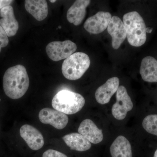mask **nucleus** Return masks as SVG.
Returning a JSON list of instances; mask_svg holds the SVG:
<instances>
[{"instance_id": "b1692460", "label": "nucleus", "mask_w": 157, "mask_h": 157, "mask_svg": "<svg viewBox=\"0 0 157 157\" xmlns=\"http://www.w3.org/2000/svg\"><path fill=\"white\" fill-rule=\"evenodd\" d=\"M154 157H157V149L156 151H155L154 155Z\"/></svg>"}, {"instance_id": "f3484780", "label": "nucleus", "mask_w": 157, "mask_h": 157, "mask_svg": "<svg viewBox=\"0 0 157 157\" xmlns=\"http://www.w3.org/2000/svg\"><path fill=\"white\" fill-rule=\"evenodd\" d=\"M110 153L112 157H132L131 144L125 137L120 135L110 146Z\"/></svg>"}, {"instance_id": "7ed1b4c3", "label": "nucleus", "mask_w": 157, "mask_h": 157, "mask_svg": "<svg viewBox=\"0 0 157 157\" xmlns=\"http://www.w3.org/2000/svg\"><path fill=\"white\" fill-rule=\"evenodd\" d=\"M85 103L84 98L78 93L68 90H62L52 99L54 109L66 114H75L80 111Z\"/></svg>"}, {"instance_id": "2eb2a0df", "label": "nucleus", "mask_w": 157, "mask_h": 157, "mask_svg": "<svg viewBox=\"0 0 157 157\" xmlns=\"http://www.w3.org/2000/svg\"><path fill=\"white\" fill-rule=\"evenodd\" d=\"M140 73L144 81L157 82V60L148 56L143 59L140 65Z\"/></svg>"}, {"instance_id": "0eeeda50", "label": "nucleus", "mask_w": 157, "mask_h": 157, "mask_svg": "<svg viewBox=\"0 0 157 157\" xmlns=\"http://www.w3.org/2000/svg\"><path fill=\"white\" fill-rule=\"evenodd\" d=\"M39 118L42 123L50 124L59 130L65 128L69 121L67 114L49 108L41 109L39 113Z\"/></svg>"}, {"instance_id": "1a4fd4ad", "label": "nucleus", "mask_w": 157, "mask_h": 157, "mask_svg": "<svg viewBox=\"0 0 157 157\" xmlns=\"http://www.w3.org/2000/svg\"><path fill=\"white\" fill-rule=\"evenodd\" d=\"M20 134L30 148L33 150L40 149L44 145V137L42 133L33 126L23 125L20 129Z\"/></svg>"}, {"instance_id": "aec40b11", "label": "nucleus", "mask_w": 157, "mask_h": 157, "mask_svg": "<svg viewBox=\"0 0 157 157\" xmlns=\"http://www.w3.org/2000/svg\"><path fill=\"white\" fill-rule=\"evenodd\" d=\"M9 42V38L6 31L0 25V52L2 51V48L7 46Z\"/></svg>"}, {"instance_id": "6e6552de", "label": "nucleus", "mask_w": 157, "mask_h": 157, "mask_svg": "<svg viewBox=\"0 0 157 157\" xmlns=\"http://www.w3.org/2000/svg\"><path fill=\"white\" fill-rule=\"evenodd\" d=\"M111 18L112 15L109 12L99 11L86 21L84 29L90 33H101L107 28Z\"/></svg>"}, {"instance_id": "9b49d317", "label": "nucleus", "mask_w": 157, "mask_h": 157, "mask_svg": "<svg viewBox=\"0 0 157 157\" xmlns=\"http://www.w3.org/2000/svg\"><path fill=\"white\" fill-rule=\"evenodd\" d=\"M119 82L118 78L113 77L108 79L104 84L98 87L95 94L97 102L102 105L109 103L111 97L117 91Z\"/></svg>"}, {"instance_id": "5701e85b", "label": "nucleus", "mask_w": 157, "mask_h": 157, "mask_svg": "<svg viewBox=\"0 0 157 157\" xmlns=\"http://www.w3.org/2000/svg\"><path fill=\"white\" fill-rule=\"evenodd\" d=\"M152 31V29L151 28H146V33H151Z\"/></svg>"}, {"instance_id": "423d86ee", "label": "nucleus", "mask_w": 157, "mask_h": 157, "mask_svg": "<svg viewBox=\"0 0 157 157\" xmlns=\"http://www.w3.org/2000/svg\"><path fill=\"white\" fill-rule=\"evenodd\" d=\"M116 102L113 105L112 113L118 120H122L126 117L127 113L133 109V104L128 94L126 88L120 86L116 92Z\"/></svg>"}, {"instance_id": "6ab92c4d", "label": "nucleus", "mask_w": 157, "mask_h": 157, "mask_svg": "<svg viewBox=\"0 0 157 157\" xmlns=\"http://www.w3.org/2000/svg\"><path fill=\"white\" fill-rule=\"evenodd\" d=\"M142 126L147 132L157 136V114L146 116L142 122Z\"/></svg>"}, {"instance_id": "39448f33", "label": "nucleus", "mask_w": 157, "mask_h": 157, "mask_svg": "<svg viewBox=\"0 0 157 157\" xmlns=\"http://www.w3.org/2000/svg\"><path fill=\"white\" fill-rule=\"evenodd\" d=\"M77 49V45L70 40L54 41L48 43L45 50L48 57L53 61L66 59Z\"/></svg>"}, {"instance_id": "9d476101", "label": "nucleus", "mask_w": 157, "mask_h": 157, "mask_svg": "<svg viewBox=\"0 0 157 157\" xmlns=\"http://www.w3.org/2000/svg\"><path fill=\"white\" fill-rule=\"evenodd\" d=\"M107 32L112 38L113 48L118 49L127 37L125 26L120 17L116 16L112 17L107 27Z\"/></svg>"}, {"instance_id": "4be33fe9", "label": "nucleus", "mask_w": 157, "mask_h": 157, "mask_svg": "<svg viewBox=\"0 0 157 157\" xmlns=\"http://www.w3.org/2000/svg\"><path fill=\"white\" fill-rule=\"evenodd\" d=\"M13 1L10 0H0V10H2L3 8L9 6Z\"/></svg>"}, {"instance_id": "f03ea898", "label": "nucleus", "mask_w": 157, "mask_h": 157, "mask_svg": "<svg viewBox=\"0 0 157 157\" xmlns=\"http://www.w3.org/2000/svg\"><path fill=\"white\" fill-rule=\"evenodd\" d=\"M123 20L129 44L136 47L143 45L147 39L146 27L141 15L137 11L128 12Z\"/></svg>"}, {"instance_id": "412c9836", "label": "nucleus", "mask_w": 157, "mask_h": 157, "mask_svg": "<svg viewBox=\"0 0 157 157\" xmlns=\"http://www.w3.org/2000/svg\"><path fill=\"white\" fill-rule=\"evenodd\" d=\"M42 157H67L66 155L53 149H48L42 155Z\"/></svg>"}, {"instance_id": "393cba45", "label": "nucleus", "mask_w": 157, "mask_h": 157, "mask_svg": "<svg viewBox=\"0 0 157 157\" xmlns=\"http://www.w3.org/2000/svg\"><path fill=\"white\" fill-rule=\"evenodd\" d=\"M50 2L52 3H54L56 2V0H54V1H50Z\"/></svg>"}, {"instance_id": "f8f14e48", "label": "nucleus", "mask_w": 157, "mask_h": 157, "mask_svg": "<svg viewBox=\"0 0 157 157\" xmlns=\"http://www.w3.org/2000/svg\"><path fill=\"white\" fill-rule=\"evenodd\" d=\"M0 25L6 31L8 37H12L17 33L19 25L14 15V9L11 6L0 10Z\"/></svg>"}, {"instance_id": "a211bd4d", "label": "nucleus", "mask_w": 157, "mask_h": 157, "mask_svg": "<svg viewBox=\"0 0 157 157\" xmlns=\"http://www.w3.org/2000/svg\"><path fill=\"white\" fill-rule=\"evenodd\" d=\"M63 139L71 150L78 151L88 150L91 147V144L79 133H72L65 135Z\"/></svg>"}, {"instance_id": "dca6fc26", "label": "nucleus", "mask_w": 157, "mask_h": 157, "mask_svg": "<svg viewBox=\"0 0 157 157\" xmlns=\"http://www.w3.org/2000/svg\"><path fill=\"white\" fill-rule=\"evenodd\" d=\"M25 6L27 11L39 21L48 16V4L45 0H25Z\"/></svg>"}, {"instance_id": "4468645a", "label": "nucleus", "mask_w": 157, "mask_h": 157, "mask_svg": "<svg viewBox=\"0 0 157 157\" xmlns=\"http://www.w3.org/2000/svg\"><path fill=\"white\" fill-rule=\"evenodd\" d=\"M90 0H77L70 7L67 12V19L74 25L81 24L86 14V9L90 3Z\"/></svg>"}, {"instance_id": "f257e3e1", "label": "nucleus", "mask_w": 157, "mask_h": 157, "mask_svg": "<svg viewBox=\"0 0 157 157\" xmlns=\"http://www.w3.org/2000/svg\"><path fill=\"white\" fill-rule=\"evenodd\" d=\"M29 78L24 66L17 65L9 68L3 78L4 92L9 98L16 100L22 98L28 90Z\"/></svg>"}, {"instance_id": "ddd939ff", "label": "nucleus", "mask_w": 157, "mask_h": 157, "mask_svg": "<svg viewBox=\"0 0 157 157\" xmlns=\"http://www.w3.org/2000/svg\"><path fill=\"white\" fill-rule=\"evenodd\" d=\"M78 132L89 142L94 144L100 143L104 139L102 130L89 119L82 122L78 127Z\"/></svg>"}, {"instance_id": "20e7f679", "label": "nucleus", "mask_w": 157, "mask_h": 157, "mask_svg": "<svg viewBox=\"0 0 157 157\" xmlns=\"http://www.w3.org/2000/svg\"><path fill=\"white\" fill-rule=\"evenodd\" d=\"M90 65V60L87 54L83 52H76L63 62L62 73L67 79L77 80L83 76L89 68Z\"/></svg>"}]
</instances>
